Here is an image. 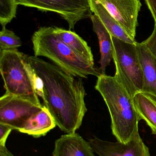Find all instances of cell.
Returning <instances> with one entry per match:
<instances>
[{
	"mask_svg": "<svg viewBox=\"0 0 156 156\" xmlns=\"http://www.w3.org/2000/svg\"><path fill=\"white\" fill-rule=\"evenodd\" d=\"M28 60L43 81L44 106L60 130L75 133L88 111L82 79L38 57L28 56Z\"/></svg>",
	"mask_w": 156,
	"mask_h": 156,
	"instance_id": "1",
	"label": "cell"
},
{
	"mask_svg": "<svg viewBox=\"0 0 156 156\" xmlns=\"http://www.w3.org/2000/svg\"><path fill=\"white\" fill-rule=\"evenodd\" d=\"M97 78L95 88L108 107L113 134L118 142L127 144L139 131L141 121L133 99L114 76L101 74Z\"/></svg>",
	"mask_w": 156,
	"mask_h": 156,
	"instance_id": "2",
	"label": "cell"
},
{
	"mask_svg": "<svg viewBox=\"0 0 156 156\" xmlns=\"http://www.w3.org/2000/svg\"><path fill=\"white\" fill-rule=\"evenodd\" d=\"M32 42L35 56L48 58L74 76L87 79L89 76L98 77L102 74L94 64L81 57L61 42L53 27H40L33 34Z\"/></svg>",
	"mask_w": 156,
	"mask_h": 156,
	"instance_id": "3",
	"label": "cell"
},
{
	"mask_svg": "<svg viewBox=\"0 0 156 156\" xmlns=\"http://www.w3.org/2000/svg\"><path fill=\"white\" fill-rule=\"evenodd\" d=\"M0 72L5 93L43 106L35 90L36 72L27 55L18 49L0 51Z\"/></svg>",
	"mask_w": 156,
	"mask_h": 156,
	"instance_id": "4",
	"label": "cell"
},
{
	"mask_svg": "<svg viewBox=\"0 0 156 156\" xmlns=\"http://www.w3.org/2000/svg\"><path fill=\"white\" fill-rule=\"evenodd\" d=\"M112 38L113 59L116 67L114 77L133 98L143 88V76L136 44L127 43L113 36Z\"/></svg>",
	"mask_w": 156,
	"mask_h": 156,
	"instance_id": "5",
	"label": "cell"
},
{
	"mask_svg": "<svg viewBox=\"0 0 156 156\" xmlns=\"http://www.w3.org/2000/svg\"><path fill=\"white\" fill-rule=\"evenodd\" d=\"M17 4L57 13L67 21L69 29L92 15L89 0H15Z\"/></svg>",
	"mask_w": 156,
	"mask_h": 156,
	"instance_id": "6",
	"label": "cell"
},
{
	"mask_svg": "<svg viewBox=\"0 0 156 156\" xmlns=\"http://www.w3.org/2000/svg\"><path fill=\"white\" fill-rule=\"evenodd\" d=\"M43 107L5 93L0 98V123L18 131Z\"/></svg>",
	"mask_w": 156,
	"mask_h": 156,
	"instance_id": "7",
	"label": "cell"
},
{
	"mask_svg": "<svg viewBox=\"0 0 156 156\" xmlns=\"http://www.w3.org/2000/svg\"><path fill=\"white\" fill-rule=\"evenodd\" d=\"M94 153L100 156H150L149 148L136 132L126 144L94 137L89 140Z\"/></svg>",
	"mask_w": 156,
	"mask_h": 156,
	"instance_id": "8",
	"label": "cell"
},
{
	"mask_svg": "<svg viewBox=\"0 0 156 156\" xmlns=\"http://www.w3.org/2000/svg\"><path fill=\"white\" fill-rule=\"evenodd\" d=\"M118 21L125 32L135 40L141 0H97Z\"/></svg>",
	"mask_w": 156,
	"mask_h": 156,
	"instance_id": "9",
	"label": "cell"
},
{
	"mask_svg": "<svg viewBox=\"0 0 156 156\" xmlns=\"http://www.w3.org/2000/svg\"><path fill=\"white\" fill-rule=\"evenodd\" d=\"M89 142L75 133L62 135L56 140L53 156H95Z\"/></svg>",
	"mask_w": 156,
	"mask_h": 156,
	"instance_id": "10",
	"label": "cell"
},
{
	"mask_svg": "<svg viewBox=\"0 0 156 156\" xmlns=\"http://www.w3.org/2000/svg\"><path fill=\"white\" fill-rule=\"evenodd\" d=\"M143 76V92L156 97V57L143 42L136 43Z\"/></svg>",
	"mask_w": 156,
	"mask_h": 156,
	"instance_id": "11",
	"label": "cell"
},
{
	"mask_svg": "<svg viewBox=\"0 0 156 156\" xmlns=\"http://www.w3.org/2000/svg\"><path fill=\"white\" fill-rule=\"evenodd\" d=\"M93 26V30L96 33L100 44L101 58L100 70L102 74L105 75L106 67L110 65L113 59V42L112 36L100 18L96 15L90 17Z\"/></svg>",
	"mask_w": 156,
	"mask_h": 156,
	"instance_id": "12",
	"label": "cell"
},
{
	"mask_svg": "<svg viewBox=\"0 0 156 156\" xmlns=\"http://www.w3.org/2000/svg\"><path fill=\"white\" fill-rule=\"evenodd\" d=\"M89 2L92 12L99 17L112 36L127 43L136 44L135 40L125 32L118 21L97 0H89Z\"/></svg>",
	"mask_w": 156,
	"mask_h": 156,
	"instance_id": "13",
	"label": "cell"
},
{
	"mask_svg": "<svg viewBox=\"0 0 156 156\" xmlns=\"http://www.w3.org/2000/svg\"><path fill=\"white\" fill-rule=\"evenodd\" d=\"M56 126L54 119L45 106L34 115L23 128L19 130L35 138L46 135L50 130Z\"/></svg>",
	"mask_w": 156,
	"mask_h": 156,
	"instance_id": "14",
	"label": "cell"
},
{
	"mask_svg": "<svg viewBox=\"0 0 156 156\" xmlns=\"http://www.w3.org/2000/svg\"><path fill=\"white\" fill-rule=\"evenodd\" d=\"M133 99L141 120L145 121L152 134L156 135V97L142 91L136 93Z\"/></svg>",
	"mask_w": 156,
	"mask_h": 156,
	"instance_id": "15",
	"label": "cell"
},
{
	"mask_svg": "<svg viewBox=\"0 0 156 156\" xmlns=\"http://www.w3.org/2000/svg\"><path fill=\"white\" fill-rule=\"evenodd\" d=\"M59 39L67 45L74 53L90 63L94 64L91 48L78 35L71 30L54 27Z\"/></svg>",
	"mask_w": 156,
	"mask_h": 156,
	"instance_id": "16",
	"label": "cell"
},
{
	"mask_svg": "<svg viewBox=\"0 0 156 156\" xmlns=\"http://www.w3.org/2000/svg\"><path fill=\"white\" fill-rule=\"evenodd\" d=\"M20 38L13 31L2 28L0 32V51L17 49L22 46Z\"/></svg>",
	"mask_w": 156,
	"mask_h": 156,
	"instance_id": "17",
	"label": "cell"
},
{
	"mask_svg": "<svg viewBox=\"0 0 156 156\" xmlns=\"http://www.w3.org/2000/svg\"><path fill=\"white\" fill-rule=\"evenodd\" d=\"M17 5L15 0H0V23L2 28L16 17Z\"/></svg>",
	"mask_w": 156,
	"mask_h": 156,
	"instance_id": "18",
	"label": "cell"
},
{
	"mask_svg": "<svg viewBox=\"0 0 156 156\" xmlns=\"http://www.w3.org/2000/svg\"><path fill=\"white\" fill-rule=\"evenodd\" d=\"M13 130L9 126L0 123V146H5L7 138Z\"/></svg>",
	"mask_w": 156,
	"mask_h": 156,
	"instance_id": "19",
	"label": "cell"
},
{
	"mask_svg": "<svg viewBox=\"0 0 156 156\" xmlns=\"http://www.w3.org/2000/svg\"><path fill=\"white\" fill-rule=\"evenodd\" d=\"M143 42L149 50L156 57V23H155L154 31L151 35Z\"/></svg>",
	"mask_w": 156,
	"mask_h": 156,
	"instance_id": "20",
	"label": "cell"
},
{
	"mask_svg": "<svg viewBox=\"0 0 156 156\" xmlns=\"http://www.w3.org/2000/svg\"><path fill=\"white\" fill-rule=\"evenodd\" d=\"M156 23V0H145Z\"/></svg>",
	"mask_w": 156,
	"mask_h": 156,
	"instance_id": "21",
	"label": "cell"
},
{
	"mask_svg": "<svg viewBox=\"0 0 156 156\" xmlns=\"http://www.w3.org/2000/svg\"><path fill=\"white\" fill-rule=\"evenodd\" d=\"M0 156H15L5 146H0Z\"/></svg>",
	"mask_w": 156,
	"mask_h": 156,
	"instance_id": "22",
	"label": "cell"
}]
</instances>
